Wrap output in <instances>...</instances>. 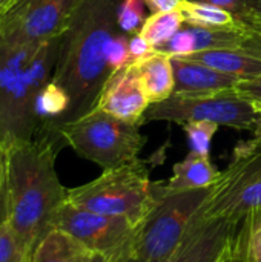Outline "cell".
<instances>
[{
  "instance_id": "cell-12",
  "label": "cell",
  "mask_w": 261,
  "mask_h": 262,
  "mask_svg": "<svg viewBox=\"0 0 261 262\" xmlns=\"http://www.w3.org/2000/svg\"><path fill=\"white\" fill-rule=\"evenodd\" d=\"M151 101L135 66L114 71L106 80L95 107L123 121L140 123Z\"/></svg>"
},
{
  "instance_id": "cell-17",
  "label": "cell",
  "mask_w": 261,
  "mask_h": 262,
  "mask_svg": "<svg viewBox=\"0 0 261 262\" xmlns=\"http://www.w3.org/2000/svg\"><path fill=\"white\" fill-rule=\"evenodd\" d=\"M89 252L80 241L62 229L52 227L34 247L28 262H83Z\"/></svg>"
},
{
  "instance_id": "cell-9",
  "label": "cell",
  "mask_w": 261,
  "mask_h": 262,
  "mask_svg": "<svg viewBox=\"0 0 261 262\" xmlns=\"http://www.w3.org/2000/svg\"><path fill=\"white\" fill-rule=\"evenodd\" d=\"M52 227L65 230L89 252L100 253L111 262L134 259L138 227L125 218L95 213L66 200L54 215Z\"/></svg>"
},
{
  "instance_id": "cell-14",
  "label": "cell",
  "mask_w": 261,
  "mask_h": 262,
  "mask_svg": "<svg viewBox=\"0 0 261 262\" xmlns=\"http://www.w3.org/2000/svg\"><path fill=\"white\" fill-rule=\"evenodd\" d=\"M218 170L209 157L189 152L185 160L178 161L172 167V177L168 181H158L160 193H175L211 187L220 178Z\"/></svg>"
},
{
  "instance_id": "cell-35",
  "label": "cell",
  "mask_w": 261,
  "mask_h": 262,
  "mask_svg": "<svg viewBox=\"0 0 261 262\" xmlns=\"http://www.w3.org/2000/svg\"><path fill=\"white\" fill-rule=\"evenodd\" d=\"M249 143L255 147H260L261 149V129H255L254 130V138L249 140Z\"/></svg>"
},
{
  "instance_id": "cell-34",
  "label": "cell",
  "mask_w": 261,
  "mask_h": 262,
  "mask_svg": "<svg viewBox=\"0 0 261 262\" xmlns=\"http://www.w3.org/2000/svg\"><path fill=\"white\" fill-rule=\"evenodd\" d=\"M83 262H111L106 256L100 255V253H89V256Z\"/></svg>"
},
{
  "instance_id": "cell-8",
  "label": "cell",
  "mask_w": 261,
  "mask_h": 262,
  "mask_svg": "<svg viewBox=\"0 0 261 262\" xmlns=\"http://www.w3.org/2000/svg\"><path fill=\"white\" fill-rule=\"evenodd\" d=\"M260 114L235 89L206 94H172L146 109L142 124L149 121H211L238 130H254Z\"/></svg>"
},
{
  "instance_id": "cell-32",
  "label": "cell",
  "mask_w": 261,
  "mask_h": 262,
  "mask_svg": "<svg viewBox=\"0 0 261 262\" xmlns=\"http://www.w3.org/2000/svg\"><path fill=\"white\" fill-rule=\"evenodd\" d=\"M231 262H248L246 253H245V249H243V246H242L240 239L237 238V233H235V238H234V244H232Z\"/></svg>"
},
{
  "instance_id": "cell-22",
  "label": "cell",
  "mask_w": 261,
  "mask_h": 262,
  "mask_svg": "<svg viewBox=\"0 0 261 262\" xmlns=\"http://www.w3.org/2000/svg\"><path fill=\"white\" fill-rule=\"evenodd\" d=\"M129 37L128 34H123L122 31L111 40L109 49H108V63L111 71H118L128 66H134V60L129 49Z\"/></svg>"
},
{
  "instance_id": "cell-24",
  "label": "cell",
  "mask_w": 261,
  "mask_h": 262,
  "mask_svg": "<svg viewBox=\"0 0 261 262\" xmlns=\"http://www.w3.org/2000/svg\"><path fill=\"white\" fill-rule=\"evenodd\" d=\"M191 2L209 3V5H214V6H218V8L229 11L246 29H249V26L252 25L248 0H191Z\"/></svg>"
},
{
  "instance_id": "cell-10",
  "label": "cell",
  "mask_w": 261,
  "mask_h": 262,
  "mask_svg": "<svg viewBox=\"0 0 261 262\" xmlns=\"http://www.w3.org/2000/svg\"><path fill=\"white\" fill-rule=\"evenodd\" d=\"M82 0H14L0 14V46L37 45L60 37Z\"/></svg>"
},
{
  "instance_id": "cell-27",
  "label": "cell",
  "mask_w": 261,
  "mask_h": 262,
  "mask_svg": "<svg viewBox=\"0 0 261 262\" xmlns=\"http://www.w3.org/2000/svg\"><path fill=\"white\" fill-rule=\"evenodd\" d=\"M6 175H8L6 147L0 141V226L6 220Z\"/></svg>"
},
{
  "instance_id": "cell-3",
  "label": "cell",
  "mask_w": 261,
  "mask_h": 262,
  "mask_svg": "<svg viewBox=\"0 0 261 262\" xmlns=\"http://www.w3.org/2000/svg\"><path fill=\"white\" fill-rule=\"evenodd\" d=\"M62 35L26 46H0V141L32 140L43 132L38 98L52 80Z\"/></svg>"
},
{
  "instance_id": "cell-4",
  "label": "cell",
  "mask_w": 261,
  "mask_h": 262,
  "mask_svg": "<svg viewBox=\"0 0 261 262\" xmlns=\"http://www.w3.org/2000/svg\"><path fill=\"white\" fill-rule=\"evenodd\" d=\"M158 181L151 180L148 161L135 158L106 169L95 180L68 189V201L82 209L118 216L137 227L158 203Z\"/></svg>"
},
{
  "instance_id": "cell-37",
  "label": "cell",
  "mask_w": 261,
  "mask_h": 262,
  "mask_svg": "<svg viewBox=\"0 0 261 262\" xmlns=\"http://www.w3.org/2000/svg\"><path fill=\"white\" fill-rule=\"evenodd\" d=\"M232 244H234V243H232ZM231 253H232V247H231V252H229V255H228V256L225 258V261H223V262H231Z\"/></svg>"
},
{
  "instance_id": "cell-29",
  "label": "cell",
  "mask_w": 261,
  "mask_h": 262,
  "mask_svg": "<svg viewBox=\"0 0 261 262\" xmlns=\"http://www.w3.org/2000/svg\"><path fill=\"white\" fill-rule=\"evenodd\" d=\"M129 49H131V55H132L134 64L155 52V49L140 34H135V35L129 37Z\"/></svg>"
},
{
  "instance_id": "cell-2",
  "label": "cell",
  "mask_w": 261,
  "mask_h": 262,
  "mask_svg": "<svg viewBox=\"0 0 261 262\" xmlns=\"http://www.w3.org/2000/svg\"><path fill=\"white\" fill-rule=\"evenodd\" d=\"M120 2L82 0L62 34L52 83L69 97V109L57 126L77 120L95 107L112 74L108 49L111 40L120 32L117 25Z\"/></svg>"
},
{
  "instance_id": "cell-31",
  "label": "cell",
  "mask_w": 261,
  "mask_h": 262,
  "mask_svg": "<svg viewBox=\"0 0 261 262\" xmlns=\"http://www.w3.org/2000/svg\"><path fill=\"white\" fill-rule=\"evenodd\" d=\"M240 224L243 227H246L249 232H258V230H261V209L249 213Z\"/></svg>"
},
{
  "instance_id": "cell-16",
  "label": "cell",
  "mask_w": 261,
  "mask_h": 262,
  "mask_svg": "<svg viewBox=\"0 0 261 262\" xmlns=\"http://www.w3.org/2000/svg\"><path fill=\"white\" fill-rule=\"evenodd\" d=\"M134 66L140 75L143 89L151 104L163 101L174 94L175 78L171 55L155 51L154 54L140 60Z\"/></svg>"
},
{
  "instance_id": "cell-33",
  "label": "cell",
  "mask_w": 261,
  "mask_h": 262,
  "mask_svg": "<svg viewBox=\"0 0 261 262\" xmlns=\"http://www.w3.org/2000/svg\"><path fill=\"white\" fill-rule=\"evenodd\" d=\"M248 6H249L252 23L261 21V0H248Z\"/></svg>"
},
{
  "instance_id": "cell-7",
  "label": "cell",
  "mask_w": 261,
  "mask_h": 262,
  "mask_svg": "<svg viewBox=\"0 0 261 262\" xmlns=\"http://www.w3.org/2000/svg\"><path fill=\"white\" fill-rule=\"evenodd\" d=\"M261 209V149L240 141L229 166L220 173L202 207V218H228L242 223Z\"/></svg>"
},
{
  "instance_id": "cell-19",
  "label": "cell",
  "mask_w": 261,
  "mask_h": 262,
  "mask_svg": "<svg viewBox=\"0 0 261 262\" xmlns=\"http://www.w3.org/2000/svg\"><path fill=\"white\" fill-rule=\"evenodd\" d=\"M185 28V18L180 9L165 11V12H154L146 17L140 35L154 48H160L162 45L168 43L177 32Z\"/></svg>"
},
{
  "instance_id": "cell-23",
  "label": "cell",
  "mask_w": 261,
  "mask_h": 262,
  "mask_svg": "<svg viewBox=\"0 0 261 262\" xmlns=\"http://www.w3.org/2000/svg\"><path fill=\"white\" fill-rule=\"evenodd\" d=\"M28 256L8 221L0 226V262H26Z\"/></svg>"
},
{
  "instance_id": "cell-36",
  "label": "cell",
  "mask_w": 261,
  "mask_h": 262,
  "mask_svg": "<svg viewBox=\"0 0 261 262\" xmlns=\"http://www.w3.org/2000/svg\"><path fill=\"white\" fill-rule=\"evenodd\" d=\"M14 0H0V14H3L12 3Z\"/></svg>"
},
{
  "instance_id": "cell-13",
  "label": "cell",
  "mask_w": 261,
  "mask_h": 262,
  "mask_svg": "<svg viewBox=\"0 0 261 262\" xmlns=\"http://www.w3.org/2000/svg\"><path fill=\"white\" fill-rule=\"evenodd\" d=\"M175 89L174 94H206L234 89L240 80L218 72L203 63L183 57H171Z\"/></svg>"
},
{
  "instance_id": "cell-30",
  "label": "cell",
  "mask_w": 261,
  "mask_h": 262,
  "mask_svg": "<svg viewBox=\"0 0 261 262\" xmlns=\"http://www.w3.org/2000/svg\"><path fill=\"white\" fill-rule=\"evenodd\" d=\"M183 0H145L146 8L154 14V12H165V11H172L180 6Z\"/></svg>"
},
{
  "instance_id": "cell-18",
  "label": "cell",
  "mask_w": 261,
  "mask_h": 262,
  "mask_svg": "<svg viewBox=\"0 0 261 262\" xmlns=\"http://www.w3.org/2000/svg\"><path fill=\"white\" fill-rule=\"evenodd\" d=\"M183 14L186 26L198 28H226V29H245L248 31L229 11L202 2L183 0L178 6Z\"/></svg>"
},
{
  "instance_id": "cell-11",
  "label": "cell",
  "mask_w": 261,
  "mask_h": 262,
  "mask_svg": "<svg viewBox=\"0 0 261 262\" xmlns=\"http://www.w3.org/2000/svg\"><path fill=\"white\" fill-rule=\"evenodd\" d=\"M238 223L197 216L169 262H223L229 255Z\"/></svg>"
},
{
  "instance_id": "cell-38",
  "label": "cell",
  "mask_w": 261,
  "mask_h": 262,
  "mask_svg": "<svg viewBox=\"0 0 261 262\" xmlns=\"http://www.w3.org/2000/svg\"><path fill=\"white\" fill-rule=\"evenodd\" d=\"M255 129H261V115H260V118H258V123H257ZM255 129H254V130H255Z\"/></svg>"
},
{
  "instance_id": "cell-21",
  "label": "cell",
  "mask_w": 261,
  "mask_h": 262,
  "mask_svg": "<svg viewBox=\"0 0 261 262\" xmlns=\"http://www.w3.org/2000/svg\"><path fill=\"white\" fill-rule=\"evenodd\" d=\"M146 20L145 0H122L117 12V25L123 34L135 35Z\"/></svg>"
},
{
  "instance_id": "cell-6",
  "label": "cell",
  "mask_w": 261,
  "mask_h": 262,
  "mask_svg": "<svg viewBox=\"0 0 261 262\" xmlns=\"http://www.w3.org/2000/svg\"><path fill=\"white\" fill-rule=\"evenodd\" d=\"M212 186L175 193L158 192L157 206L137 229L134 259L138 262L171 261L208 201Z\"/></svg>"
},
{
  "instance_id": "cell-15",
  "label": "cell",
  "mask_w": 261,
  "mask_h": 262,
  "mask_svg": "<svg viewBox=\"0 0 261 262\" xmlns=\"http://www.w3.org/2000/svg\"><path fill=\"white\" fill-rule=\"evenodd\" d=\"M183 58L203 63L218 72L235 77L240 81L252 80L261 75V58L255 57L242 48L235 49H208L198 51Z\"/></svg>"
},
{
  "instance_id": "cell-28",
  "label": "cell",
  "mask_w": 261,
  "mask_h": 262,
  "mask_svg": "<svg viewBox=\"0 0 261 262\" xmlns=\"http://www.w3.org/2000/svg\"><path fill=\"white\" fill-rule=\"evenodd\" d=\"M242 49L261 58V21H254L249 26Z\"/></svg>"
},
{
  "instance_id": "cell-1",
  "label": "cell",
  "mask_w": 261,
  "mask_h": 262,
  "mask_svg": "<svg viewBox=\"0 0 261 262\" xmlns=\"http://www.w3.org/2000/svg\"><path fill=\"white\" fill-rule=\"evenodd\" d=\"M62 138L46 132L32 140L6 144V221L29 258L37 243L52 229L57 210L68 200L58 180L55 158Z\"/></svg>"
},
{
  "instance_id": "cell-20",
  "label": "cell",
  "mask_w": 261,
  "mask_h": 262,
  "mask_svg": "<svg viewBox=\"0 0 261 262\" xmlns=\"http://www.w3.org/2000/svg\"><path fill=\"white\" fill-rule=\"evenodd\" d=\"M182 126L188 137L191 152L209 157L211 143H212V138L217 134L220 124L211 123V121H189Z\"/></svg>"
},
{
  "instance_id": "cell-40",
  "label": "cell",
  "mask_w": 261,
  "mask_h": 262,
  "mask_svg": "<svg viewBox=\"0 0 261 262\" xmlns=\"http://www.w3.org/2000/svg\"><path fill=\"white\" fill-rule=\"evenodd\" d=\"M26 262H28V259H26Z\"/></svg>"
},
{
  "instance_id": "cell-39",
  "label": "cell",
  "mask_w": 261,
  "mask_h": 262,
  "mask_svg": "<svg viewBox=\"0 0 261 262\" xmlns=\"http://www.w3.org/2000/svg\"><path fill=\"white\" fill-rule=\"evenodd\" d=\"M129 262H138V261H137V259H131V261H129Z\"/></svg>"
},
{
  "instance_id": "cell-5",
  "label": "cell",
  "mask_w": 261,
  "mask_h": 262,
  "mask_svg": "<svg viewBox=\"0 0 261 262\" xmlns=\"http://www.w3.org/2000/svg\"><path fill=\"white\" fill-rule=\"evenodd\" d=\"M140 127V123H128L94 107L80 118L57 126L54 132L77 155L106 170L138 158L148 141Z\"/></svg>"
},
{
  "instance_id": "cell-25",
  "label": "cell",
  "mask_w": 261,
  "mask_h": 262,
  "mask_svg": "<svg viewBox=\"0 0 261 262\" xmlns=\"http://www.w3.org/2000/svg\"><path fill=\"white\" fill-rule=\"evenodd\" d=\"M237 238L245 249L248 262H261V230L249 232L246 227L238 224Z\"/></svg>"
},
{
  "instance_id": "cell-26",
  "label": "cell",
  "mask_w": 261,
  "mask_h": 262,
  "mask_svg": "<svg viewBox=\"0 0 261 262\" xmlns=\"http://www.w3.org/2000/svg\"><path fill=\"white\" fill-rule=\"evenodd\" d=\"M237 94L245 98L261 115V75L252 80H243L235 88Z\"/></svg>"
}]
</instances>
